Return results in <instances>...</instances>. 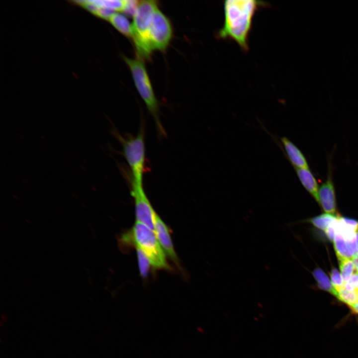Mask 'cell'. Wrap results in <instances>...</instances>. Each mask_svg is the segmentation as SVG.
Segmentation results:
<instances>
[{
	"label": "cell",
	"instance_id": "13",
	"mask_svg": "<svg viewBox=\"0 0 358 358\" xmlns=\"http://www.w3.org/2000/svg\"><path fill=\"white\" fill-rule=\"evenodd\" d=\"M111 24L121 33L132 38V25L123 14L114 13L109 19Z\"/></svg>",
	"mask_w": 358,
	"mask_h": 358
},
{
	"label": "cell",
	"instance_id": "10",
	"mask_svg": "<svg viewBox=\"0 0 358 358\" xmlns=\"http://www.w3.org/2000/svg\"><path fill=\"white\" fill-rule=\"evenodd\" d=\"M280 141L286 153L287 158L294 168L309 169L305 156L295 144L285 137L281 138Z\"/></svg>",
	"mask_w": 358,
	"mask_h": 358
},
{
	"label": "cell",
	"instance_id": "16",
	"mask_svg": "<svg viewBox=\"0 0 358 358\" xmlns=\"http://www.w3.org/2000/svg\"><path fill=\"white\" fill-rule=\"evenodd\" d=\"M333 242L338 259L351 260L346 241L340 233L335 232Z\"/></svg>",
	"mask_w": 358,
	"mask_h": 358
},
{
	"label": "cell",
	"instance_id": "6",
	"mask_svg": "<svg viewBox=\"0 0 358 358\" xmlns=\"http://www.w3.org/2000/svg\"><path fill=\"white\" fill-rule=\"evenodd\" d=\"M172 36V28L167 16L158 8L154 12L149 29V38L152 50H165Z\"/></svg>",
	"mask_w": 358,
	"mask_h": 358
},
{
	"label": "cell",
	"instance_id": "25",
	"mask_svg": "<svg viewBox=\"0 0 358 358\" xmlns=\"http://www.w3.org/2000/svg\"><path fill=\"white\" fill-rule=\"evenodd\" d=\"M356 242L357 248H358V227L356 232Z\"/></svg>",
	"mask_w": 358,
	"mask_h": 358
},
{
	"label": "cell",
	"instance_id": "17",
	"mask_svg": "<svg viewBox=\"0 0 358 358\" xmlns=\"http://www.w3.org/2000/svg\"><path fill=\"white\" fill-rule=\"evenodd\" d=\"M341 274L345 283L348 282L356 270L355 265L352 260H338Z\"/></svg>",
	"mask_w": 358,
	"mask_h": 358
},
{
	"label": "cell",
	"instance_id": "14",
	"mask_svg": "<svg viewBox=\"0 0 358 358\" xmlns=\"http://www.w3.org/2000/svg\"><path fill=\"white\" fill-rule=\"evenodd\" d=\"M337 299L350 308L358 302V290L344 286L337 290Z\"/></svg>",
	"mask_w": 358,
	"mask_h": 358
},
{
	"label": "cell",
	"instance_id": "12",
	"mask_svg": "<svg viewBox=\"0 0 358 358\" xmlns=\"http://www.w3.org/2000/svg\"><path fill=\"white\" fill-rule=\"evenodd\" d=\"M312 274L316 280L318 287L321 290H324L333 295L337 298L338 293L331 281L329 279L327 274L320 268H315Z\"/></svg>",
	"mask_w": 358,
	"mask_h": 358
},
{
	"label": "cell",
	"instance_id": "8",
	"mask_svg": "<svg viewBox=\"0 0 358 358\" xmlns=\"http://www.w3.org/2000/svg\"><path fill=\"white\" fill-rule=\"evenodd\" d=\"M319 204L326 213L335 215L337 210L335 187L332 178L331 171H329L327 180L319 188Z\"/></svg>",
	"mask_w": 358,
	"mask_h": 358
},
{
	"label": "cell",
	"instance_id": "2",
	"mask_svg": "<svg viewBox=\"0 0 358 358\" xmlns=\"http://www.w3.org/2000/svg\"><path fill=\"white\" fill-rule=\"evenodd\" d=\"M123 59L131 71L140 96L155 120L159 133L162 136L165 135L166 133L160 118L158 102L143 61L139 59H131L125 56L123 57Z\"/></svg>",
	"mask_w": 358,
	"mask_h": 358
},
{
	"label": "cell",
	"instance_id": "5",
	"mask_svg": "<svg viewBox=\"0 0 358 358\" xmlns=\"http://www.w3.org/2000/svg\"><path fill=\"white\" fill-rule=\"evenodd\" d=\"M129 235L132 243L145 254L151 265L156 268H168L165 253L153 230L137 221Z\"/></svg>",
	"mask_w": 358,
	"mask_h": 358
},
{
	"label": "cell",
	"instance_id": "1",
	"mask_svg": "<svg viewBox=\"0 0 358 358\" xmlns=\"http://www.w3.org/2000/svg\"><path fill=\"white\" fill-rule=\"evenodd\" d=\"M269 4L257 0H226L223 2L224 19L216 33L218 39L235 41L244 52L249 49L248 37L253 17L258 10Z\"/></svg>",
	"mask_w": 358,
	"mask_h": 358
},
{
	"label": "cell",
	"instance_id": "18",
	"mask_svg": "<svg viewBox=\"0 0 358 358\" xmlns=\"http://www.w3.org/2000/svg\"><path fill=\"white\" fill-rule=\"evenodd\" d=\"M92 3L99 7L109 9L113 11H122L125 0H92Z\"/></svg>",
	"mask_w": 358,
	"mask_h": 358
},
{
	"label": "cell",
	"instance_id": "20",
	"mask_svg": "<svg viewBox=\"0 0 358 358\" xmlns=\"http://www.w3.org/2000/svg\"><path fill=\"white\" fill-rule=\"evenodd\" d=\"M330 277L331 282L336 290L344 286L345 283L344 279L336 268H333L331 269Z\"/></svg>",
	"mask_w": 358,
	"mask_h": 358
},
{
	"label": "cell",
	"instance_id": "9",
	"mask_svg": "<svg viewBox=\"0 0 358 358\" xmlns=\"http://www.w3.org/2000/svg\"><path fill=\"white\" fill-rule=\"evenodd\" d=\"M154 232L164 252L173 260L177 258L167 226L156 213L154 216Z\"/></svg>",
	"mask_w": 358,
	"mask_h": 358
},
{
	"label": "cell",
	"instance_id": "19",
	"mask_svg": "<svg viewBox=\"0 0 358 358\" xmlns=\"http://www.w3.org/2000/svg\"><path fill=\"white\" fill-rule=\"evenodd\" d=\"M136 249L140 272L145 277L147 275L150 263L145 254L140 249Z\"/></svg>",
	"mask_w": 358,
	"mask_h": 358
},
{
	"label": "cell",
	"instance_id": "11",
	"mask_svg": "<svg viewBox=\"0 0 358 358\" xmlns=\"http://www.w3.org/2000/svg\"><path fill=\"white\" fill-rule=\"evenodd\" d=\"M301 184L319 204L317 181L309 169L294 168Z\"/></svg>",
	"mask_w": 358,
	"mask_h": 358
},
{
	"label": "cell",
	"instance_id": "23",
	"mask_svg": "<svg viewBox=\"0 0 358 358\" xmlns=\"http://www.w3.org/2000/svg\"><path fill=\"white\" fill-rule=\"evenodd\" d=\"M350 309L353 314L358 315V302L350 307Z\"/></svg>",
	"mask_w": 358,
	"mask_h": 358
},
{
	"label": "cell",
	"instance_id": "22",
	"mask_svg": "<svg viewBox=\"0 0 358 358\" xmlns=\"http://www.w3.org/2000/svg\"><path fill=\"white\" fill-rule=\"evenodd\" d=\"M336 220L324 231L327 238L332 242L334 241L335 235V223Z\"/></svg>",
	"mask_w": 358,
	"mask_h": 358
},
{
	"label": "cell",
	"instance_id": "4",
	"mask_svg": "<svg viewBox=\"0 0 358 358\" xmlns=\"http://www.w3.org/2000/svg\"><path fill=\"white\" fill-rule=\"evenodd\" d=\"M158 8L156 1H139L133 16L132 39L137 52L142 58H149L153 51L149 41V29L152 15Z\"/></svg>",
	"mask_w": 358,
	"mask_h": 358
},
{
	"label": "cell",
	"instance_id": "15",
	"mask_svg": "<svg viewBox=\"0 0 358 358\" xmlns=\"http://www.w3.org/2000/svg\"><path fill=\"white\" fill-rule=\"evenodd\" d=\"M339 216L325 213L309 219L306 221L311 223L315 227L325 231Z\"/></svg>",
	"mask_w": 358,
	"mask_h": 358
},
{
	"label": "cell",
	"instance_id": "24",
	"mask_svg": "<svg viewBox=\"0 0 358 358\" xmlns=\"http://www.w3.org/2000/svg\"><path fill=\"white\" fill-rule=\"evenodd\" d=\"M356 268V271L358 272V256L352 260Z\"/></svg>",
	"mask_w": 358,
	"mask_h": 358
},
{
	"label": "cell",
	"instance_id": "21",
	"mask_svg": "<svg viewBox=\"0 0 358 358\" xmlns=\"http://www.w3.org/2000/svg\"><path fill=\"white\" fill-rule=\"evenodd\" d=\"M139 1L134 0H125L122 11L128 16H134L137 10Z\"/></svg>",
	"mask_w": 358,
	"mask_h": 358
},
{
	"label": "cell",
	"instance_id": "7",
	"mask_svg": "<svg viewBox=\"0 0 358 358\" xmlns=\"http://www.w3.org/2000/svg\"><path fill=\"white\" fill-rule=\"evenodd\" d=\"M131 184V194L135 201L137 221L145 224L154 231V216L156 212L146 195L143 186Z\"/></svg>",
	"mask_w": 358,
	"mask_h": 358
},
{
	"label": "cell",
	"instance_id": "3",
	"mask_svg": "<svg viewBox=\"0 0 358 358\" xmlns=\"http://www.w3.org/2000/svg\"><path fill=\"white\" fill-rule=\"evenodd\" d=\"M120 142L123 153L131 172V184L143 185V179L145 172V145L143 127H141L136 136H122L116 134Z\"/></svg>",
	"mask_w": 358,
	"mask_h": 358
}]
</instances>
